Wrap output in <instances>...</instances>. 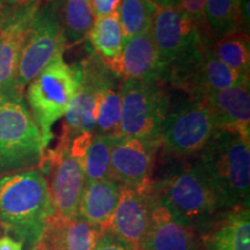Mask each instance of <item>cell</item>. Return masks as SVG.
<instances>
[{"label": "cell", "mask_w": 250, "mask_h": 250, "mask_svg": "<svg viewBox=\"0 0 250 250\" xmlns=\"http://www.w3.org/2000/svg\"><path fill=\"white\" fill-rule=\"evenodd\" d=\"M218 130L204 96H191L171 107L160 131V147L179 159L196 156Z\"/></svg>", "instance_id": "obj_7"}, {"label": "cell", "mask_w": 250, "mask_h": 250, "mask_svg": "<svg viewBox=\"0 0 250 250\" xmlns=\"http://www.w3.org/2000/svg\"><path fill=\"white\" fill-rule=\"evenodd\" d=\"M28 0H0V27L7 22L18 8Z\"/></svg>", "instance_id": "obj_31"}, {"label": "cell", "mask_w": 250, "mask_h": 250, "mask_svg": "<svg viewBox=\"0 0 250 250\" xmlns=\"http://www.w3.org/2000/svg\"><path fill=\"white\" fill-rule=\"evenodd\" d=\"M34 250H39V249H34Z\"/></svg>", "instance_id": "obj_36"}, {"label": "cell", "mask_w": 250, "mask_h": 250, "mask_svg": "<svg viewBox=\"0 0 250 250\" xmlns=\"http://www.w3.org/2000/svg\"><path fill=\"white\" fill-rule=\"evenodd\" d=\"M208 0H177V6L196 24L204 28V8Z\"/></svg>", "instance_id": "obj_28"}, {"label": "cell", "mask_w": 250, "mask_h": 250, "mask_svg": "<svg viewBox=\"0 0 250 250\" xmlns=\"http://www.w3.org/2000/svg\"><path fill=\"white\" fill-rule=\"evenodd\" d=\"M114 139L115 137L92 134L81 158L86 182L111 179L110 156Z\"/></svg>", "instance_id": "obj_25"}, {"label": "cell", "mask_w": 250, "mask_h": 250, "mask_svg": "<svg viewBox=\"0 0 250 250\" xmlns=\"http://www.w3.org/2000/svg\"><path fill=\"white\" fill-rule=\"evenodd\" d=\"M122 187L112 179L86 182L79 204V215L104 229L120 202Z\"/></svg>", "instance_id": "obj_20"}, {"label": "cell", "mask_w": 250, "mask_h": 250, "mask_svg": "<svg viewBox=\"0 0 250 250\" xmlns=\"http://www.w3.org/2000/svg\"><path fill=\"white\" fill-rule=\"evenodd\" d=\"M49 1V0H48ZM64 33L66 48L83 42L94 23L89 0H51Z\"/></svg>", "instance_id": "obj_22"}, {"label": "cell", "mask_w": 250, "mask_h": 250, "mask_svg": "<svg viewBox=\"0 0 250 250\" xmlns=\"http://www.w3.org/2000/svg\"><path fill=\"white\" fill-rule=\"evenodd\" d=\"M121 94L120 89L111 83L100 95L96 109L95 132L101 136L118 137L121 125Z\"/></svg>", "instance_id": "obj_27"}, {"label": "cell", "mask_w": 250, "mask_h": 250, "mask_svg": "<svg viewBox=\"0 0 250 250\" xmlns=\"http://www.w3.org/2000/svg\"><path fill=\"white\" fill-rule=\"evenodd\" d=\"M81 79L76 95L71 100L59 143L71 144L76 137L95 132L96 109L102 90L114 83V74L108 70L95 54L83 59L80 64Z\"/></svg>", "instance_id": "obj_10"}, {"label": "cell", "mask_w": 250, "mask_h": 250, "mask_svg": "<svg viewBox=\"0 0 250 250\" xmlns=\"http://www.w3.org/2000/svg\"><path fill=\"white\" fill-rule=\"evenodd\" d=\"M0 250H23V247L11 236L1 235L0 236Z\"/></svg>", "instance_id": "obj_32"}, {"label": "cell", "mask_w": 250, "mask_h": 250, "mask_svg": "<svg viewBox=\"0 0 250 250\" xmlns=\"http://www.w3.org/2000/svg\"><path fill=\"white\" fill-rule=\"evenodd\" d=\"M152 184V183H151ZM149 189L123 188L116 210L104 229L126 243L132 250H142L149 224Z\"/></svg>", "instance_id": "obj_15"}, {"label": "cell", "mask_w": 250, "mask_h": 250, "mask_svg": "<svg viewBox=\"0 0 250 250\" xmlns=\"http://www.w3.org/2000/svg\"><path fill=\"white\" fill-rule=\"evenodd\" d=\"M250 138L218 129L196 155L225 210L249 208Z\"/></svg>", "instance_id": "obj_3"}, {"label": "cell", "mask_w": 250, "mask_h": 250, "mask_svg": "<svg viewBox=\"0 0 250 250\" xmlns=\"http://www.w3.org/2000/svg\"><path fill=\"white\" fill-rule=\"evenodd\" d=\"M42 7V0H28L0 27V95L17 93L18 65L31 21ZM22 96V95H21Z\"/></svg>", "instance_id": "obj_14"}, {"label": "cell", "mask_w": 250, "mask_h": 250, "mask_svg": "<svg viewBox=\"0 0 250 250\" xmlns=\"http://www.w3.org/2000/svg\"><path fill=\"white\" fill-rule=\"evenodd\" d=\"M152 191L199 236L225 211L220 199L196 158L170 165L152 180Z\"/></svg>", "instance_id": "obj_2"}, {"label": "cell", "mask_w": 250, "mask_h": 250, "mask_svg": "<svg viewBox=\"0 0 250 250\" xmlns=\"http://www.w3.org/2000/svg\"><path fill=\"white\" fill-rule=\"evenodd\" d=\"M1 233H2V230H1V228H0V236H1Z\"/></svg>", "instance_id": "obj_34"}, {"label": "cell", "mask_w": 250, "mask_h": 250, "mask_svg": "<svg viewBox=\"0 0 250 250\" xmlns=\"http://www.w3.org/2000/svg\"><path fill=\"white\" fill-rule=\"evenodd\" d=\"M103 232L104 229L102 227L90 225L80 215L72 219H62L55 214L35 249L93 250Z\"/></svg>", "instance_id": "obj_17"}, {"label": "cell", "mask_w": 250, "mask_h": 250, "mask_svg": "<svg viewBox=\"0 0 250 250\" xmlns=\"http://www.w3.org/2000/svg\"><path fill=\"white\" fill-rule=\"evenodd\" d=\"M149 1H152L153 4L159 6V7H161V6L177 5V0H149Z\"/></svg>", "instance_id": "obj_33"}, {"label": "cell", "mask_w": 250, "mask_h": 250, "mask_svg": "<svg viewBox=\"0 0 250 250\" xmlns=\"http://www.w3.org/2000/svg\"><path fill=\"white\" fill-rule=\"evenodd\" d=\"M88 37L94 54L114 76L120 77L125 39L117 12L96 18Z\"/></svg>", "instance_id": "obj_21"}, {"label": "cell", "mask_w": 250, "mask_h": 250, "mask_svg": "<svg viewBox=\"0 0 250 250\" xmlns=\"http://www.w3.org/2000/svg\"><path fill=\"white\" fill-rule=\"evenodd\" d=\"M70 145L58 144L55 149L45 151L40 167L48 182L55 214L62 219L79 215L80 199L86 184L83 164L71 152Z\"/></svg>", "instance_id": "obj_11"}, {"label": "cell", "mask_w": 250, "mask_h": 250, "mask_svg": "<svg viewBox=\"0 0 250 250\" xmlns=\"http://www.w3.org/2000/svg\"><path fill=\"white\" fill-rule=\"evenodd\" d=\"M158 143L115 137L111 148V179L123 188L144 190L151 186Z\"/></svg>", "instance_id": "obj_12"}, {"label": "cell", "mask_w": 250, "mask_h": 250, "mask_svg": "<svg viewBox=\"0 0 250 250\" xmlns=\"http://www.w3.org/2000/svg\"><path fill=\"white\" fill-rule=\"evenodd\" d=\"M203 250H250L249 208L219 213L201 235Z\"/></svg>", "instance_id": "obj_16"}, {"label": "cell", "mask_w": 250, "mask_h": 250, "mask_svg": "<svg viewBox=\"0 0 250 250\" xmlns=\"http://www.w3.org/2000/svg\"><path fill=\"white\" fill-rule=\"evenodd\" d=\"M42 137L21 95L0 98V176L40 168Z\"/></svg>", "instance_id": "obj_4"}, {"label": "cell", "mask_w": 250, "mask_h": 250, "mask_svg": "<svg viewBox=\"0 0 250 250\" xmlns=\"http://www.w3.org/2000/svg\"><path fill=\"white\" fill-rule=\"evenodd\" d=\"M152 186V184H151ZM142 250H203L199 234L149 189V224Z\"/></svg>", "instance_id": "obj_13"}, {"label": "cell", "mask_w": 250, "mask_h": 250, "mask_svg": "<svg viewBox=\"0 0 250 250\" xmlns=\"http://www.w3.org/2000/svg\"><path fill=\"white\" fill-rule=\"evenodd\" d=\"M93 250H132L126 243L115 236L114 234L104 229L96 241Z\"/></svg>", "instance_id": "obj_29"}, {"label": "cell", "mask_w": 250, "mask_h": 250, "mask_svg": "<svg viewBox=\"0 0 250 250\" xmlns=\"http://www.w3.org/2000/svg\"><path fill=\"white\" fill-rule=\"evenodd\" d=\"M94 18H101L118 11L122 0H89Z\"/></svg>", "instance_id": "obj_30"}, {"label": "cell", "mask_w": 250, "mask_h": 250, "mask_svg": "<svg viewBox=\"0 0 250 250\" xmlns=\"http://www.w3.org/2000/svg\"><path fill=\"white\" fill-rule=\"evenodd\" d=\"M249 2L245 0H208L204 8V21L208 29L215 37L241 30L246 8Z\"/></svg>", "instance_id": "obj_23"}, {"label": "cell", "mask_w": 250, "mask_h": 250, "mask_svg": "<svg viewBox=\"0 0 250 250\" xmlns=\"http://www.w3.org/2000/svg\"><path fill=\"white\" fill-rule=\"evenodd\" d=\"M118 137L159 143L162 123L169 109V96L160 83L123 80Z\"/></svg>", "instance_id": "obj_8"}, {"label": "cell", "mask_w": 250, "mask_h": 250, "mask_svg": "<svg viewBox=\"0 0 250 250\" xmlns=\"http://www.w3.org/2000/svg\"><path fill=\"white\" fill-rule=\"evenodd\" d=\"M55 215L48 182L40 168L0 176V228L34 250Z\"/></svg>", "instance_id": "obj_1"}, {"label": "cell", "mask_w": 250, "mask_h": 250, "mask_svg": "<svg viewBox=\"0 0 250 250\" xmlns=\"http://www.w3.org/2000/svg\"><path fill=\"white\" fill-rule=\"evenodd\" d=\"M1 96H6V95H0V98H1Z\"/></svg>", "instance_id": "obj_35"}, {"label": "cell", "mask_w": 250, "mask_h": 250, "mask_svg": "<svg viewBox=\"0 0 250 250\" xmlns=\"http://www.w3.org/2000/svg\"><path fill=\"white\" fill-rule=\"evenodd\" d=\"M218 129L232 130L250 138L249 81L204 96Z\"/></svg>", "instance_id": "obj_18"}, {"label": "cell", "mask_w": 250, "mask_h": 250, "mask_svg": "<svg viewBox=\"0 0 250 250\" xmlns=\"http://www.w3.org/2000/svg\"><path fill=\"white\" fill-rule=\"evenodd\" d=\"M248 34L242 29L217 37L212 52L221 62L243 76L249 77L250 49Z\"/></svg>", "instance_id": "obj_24"}, {"label": "cell", "mask_w": 250, "mask_h": 250, "mask_svg": "<svg viewBox=\"0 0 250 250\" xmlns=\"http://www.w3.org/2000/svg\"><path fill=\"white\" fill-rule=\"evenodd\" d=\"M66 41L51 0L40 8L31 21L24 39L18 65L17 93L22 95L24 89L52 59L64 54Z\"/></svg>", "instance_id": "obj_9"}, {"label": "cell", "mask_w": 250, "mask_h": 250, "mask_svg": "<svg viewBox=\"0 0 250 250\" xmlns=\"http://www.w3.org/2000/svg\"><path fill=\"white\" fill-rule=\"evenodd\" d=\"M151 30L161 64V83L195 61L212 43L204 28L177 5L158 6Z\"/></svg>", "instance_id": "obj_6"}, {"label": "cell", "mask_w": 250, "mask_h": 250, "mask_svg": "<svg viewBox=\"0 0 250 250\" xmlns=\"http://www.w3.org/2000/svg\"><path fill=\"white\" fill-rule=\"evenodd\" d=\"M156 9L149 0H122L117 13L125 41L151 29Z\"/></svg>", "instance_id": "obj_26"}, {"label": "cell", "mask_w": 250, "mask_h": 250, "mask_svg": "<svg viewBox=\"0 0 250 250\" xmlns=\"http://www.w3.org/2000/svg\"><path fill=\"white\" fill-rule=\"evenodd\" d=\"M78 64L68 65L59 55L27 86V102L31 117L39 127L44 153L56 122L64 117L71 100L80 86Z\"/></svg>", "instance_id": "obj_5"}, {"label": "cell", "mask_w": 250, "mask_h": 250, "mask_svg": "<svg viewBox=\"0 0 250 250\" xmlns=\"http://www.w3.org/2000/svg\"><path fill=\"white\" fill-rule=\"evenodd\" d=\"M151 29L125 41L120 72L123 80L161 83V64Z\"/></svg>", "instance_id": "obj_19"}]
</instances>
